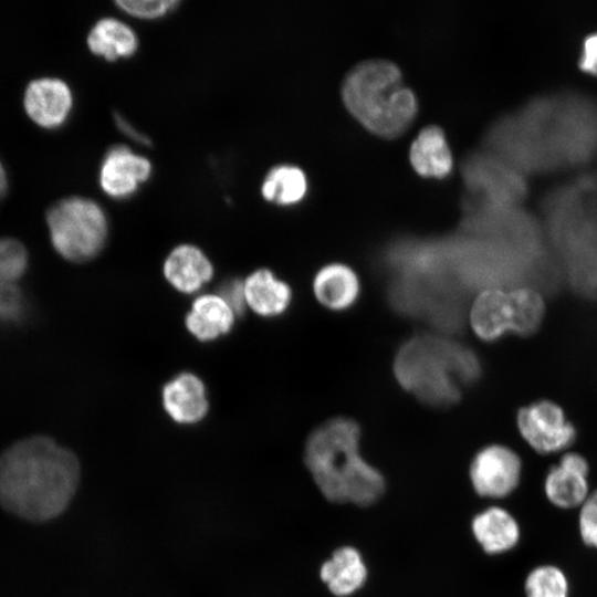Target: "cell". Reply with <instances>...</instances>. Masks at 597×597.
<instances>
[{
	"instance_id": "obj_1",
	"label": "cell",
	"mask_w": 597,
	"mask_h": 597,
	"mask_svg": "<svg viewBox=\"0 0 597 597\" xmlns=\"http://www.w3.org/2000/svg\"><path fill=\"white\" fill-rule=\"evenodd\" d=\"M80 480L76 455L46 436L22 439L0 454V505L29 522L60 516Z\"/></svg>"
},
{
	"instance_id": "obj_2",
	"label": "cell",
	"mask_w": 597,
	"mask_h": 597,
	"mask_svg": "<svg viewBox=\"0 0 597 597\" xmlns=\"http://www.w3.org/2000/svg\"><path fill=\"white\" fill-rule=\"evenodd\" d=\"M359 437L354 420L334 418L317 427L306 441L305 464L331 502L367 506L384 494V476L360 457Z\"/></svg>"
},
{
	"instance_id": "obj_3",
	"label": "cell",
	"mask_w": 597,
	"mask_h": 597,
	"mask_svg": "<svg viewBox=\"0 0 597 597\" xmlns=\"http://www.w3.org/2000/svg\"><path fill=\"white\" fill-rule=\"evenodd\" d=\"M400 385L432 406H449L460 398V386L480 375L476 356L443 338L419 335L399 349L394 365Z\"/></svg>"
},
{
	"instance_id": "obj_4",
	"label": "cell",
	"mask_w": 597,
	"mask_h": 597,
	"mask_svg": "<svg viewBox=\"0 0 597 597\" xmlns=\"http://www.w3.org/2000/svg\"><path fill=\"white\" fill-rule=\"evenodd\" d=\"M343 98L360 123L383 136L401 133L417 111L416 97L400 70L384 60L355 66L344 81Z\"/></svg>"
},
{
	"instance_id": "obj_5",
	"label": "cell",
	"mask_w": 597,
	"mask_h": 597,
	"mask_svg": "<svg viewBox=\"0 0 597 597\" xmlns=\"http://www.w3.org/2000/svg\"><path fill=\"white\" fill-rule=\"evenodd\" d=\"M45 221L54 250L71 262H85L104 248L108 234L107 218L93 199L64 197L52 203Z\"/></svg>"
},
{
	"instance_id": "obj_6",
	"label": "cell",
	"mask_w": 597,
	"mask_h": 597,
	"mask_svg": "<svg viewBox=\"0 0 597 597\" xmlns=\"http://www.w3.org/2000/svg\"><path fill=\"white\" fill-rule=\"evenodd\" d=\"M517 428L528 446L542 454L568 448L576 437L561 407L546 400L522 408L517 413Z\"/></svg>"
},
{
	"instance_id": "obj_7",
	"label": "cell",
	"mask_w": 597,
	"mask_h": 597,
	"mask_svg": "<svg viewBox=\"0 0 597 597\" xmlns=\"http://www.w3.org/2000/svg\"><path fill=\"white\" fill-rule=\"evenodd\" d=\"M522 461L510 448L492 444L480 450L470 465L474 491L483 498L502 499L513 493L521 481Z\"/></svg>"
},
{
	"instance_id": "obj_8",
	"label": "cell",
	"mask_w": 597,
	"mask_h": 597,
	"mask_svg": "<svg viewBox=\"0 0 597 597\" xmlns=\"http://www.w3.org/2000/svg\"><path fill=\"white\" fill-rule=\"evenodd\" d=\"M73 93L69 84L55 76L32 78L22 94V106L32 123L44 129H56L65 124L73 108Z\"/></svg>"
},
{
	"instance_id": "obj_9",
	"label": "cell",
	"mask_w": 597,
	"mask_h": 597,
	"mask_svg": "<svg viewBox=\"0 0 597 597\" xmlns=\"http://www.w3.org/2000/svg\"><path fill=\"white\" fill-rule=\"evenodd\" d=\"M151 164L128 146H112L105 154L98 175L102 190L115 199H125L135 193L148 180Z\"/></svg>"
},
{
	"instance_id": "obj_10",
	"label": "cell",
	"mask_w": 597,
	"mask_h": 597,
	"mask_svg": "<svg viewBox=\"0 0 597 597\" xmlns=\"http://www.w3.org/2000/svg\"><path fill=\"white\" fill-rule=\"evenodd\" d=\"M589 465L576 452H566L558 464L553 465L544 480V494L547 501L561 509H578L590 493Z\"/></svg>"
},
{
	"instance_id": "obj_11",
	"label": "cell",
	"mask_w": 597,
	"mask_h": 597,
	"mask_svg": "<svg viewBox=\"0 0 597 597\" xmlns=\"http://www.w3.org/2000/svg\"><path fill=\"white\" fill-rule=\"evenodd\" d=\"M163 406L177 423L199 422L209 409L205 384L192 373L177 375L163 388Z\"/></svg>"
},
{
	"instance_id": "obj_12",
	"label": "cell",
	"mask_w": 597,
	"mask_h": 597,
	"mask_svg": "<svg viewBox=\"0 0 597 597\" xmlns=\"http://www.w3.org/2000/svg\"><path fill=\"white\" fill-rule=\"evenodd\" d=\"M164 274L177 291L190 294L211 280L213 266L198 247L180 244L166 258Z\"/></svg>"
},
{
	"instance_id": "obj_13",
	"label": "cell",
	"mask_w": 597,
	"mask_h": 597,
	"mask_svg": "<svg viewBox=\"0 0 597 597\" xmlns=\"http://www.w3.org/2000/svg\"><path fill=\"white\" fill-rule=\"evenodd\" d=\"M514 311L510 292L489 289L481 292L471 308L470 322L474 333L491 342L513 329Z\"/></svg>"
},
{
	"instance_id": "obj_14",
	"label": "cell",
	"mask_w": 597,
	"mask_h": 597,
	"mask_svg": "<svg viewBox=\"0 0 597 597\" xmlns=\"http://www.w3.org/2000/svg\"><path fill=\"white\" fill-rule=\"evenodd\" d=\"M472 532L482 549L490 555L513 549L521 538L517 520L500 506H490L478 513L472 520Z\"/></svg>"
},
{
	"instance_id": "obj_15",
	"label": "cell",
	"mask_w": 597,
	"mask_h": 597,
	"mask_svg": "<svg viewBox=\"0 0 597 597\" xmlns=\"http://www.w3.org/2000/svg\"><path fill=\"white\" fill-rule=\"evenodd\" d=\"M235 314L219 294H203L195 300L185 323L192 336L201 342L228 334Z\"/></svg>"
},
{
	"instance_id": "obj_16",
	"label": "cell",
	"mask_w": 597,
	"mask_h": 597,
	"mask_svg": "<svg viewBox=\"0 0 597 597\" xmlns=\"http://www.w3.org/2000/svg\"><path fill=\"white\" fill-rule=\"evenodd\" d=\"M247 306L263 317H274L287 308L290 286L266 269L252 272L243 282Z\"/></svg>"
},
{
	"instance_id": "obj_17",
	"label": "cell",
	"mask_w": 597,
	"mask_h": 597,
	"mask_svg": "<svg viewBox=\"0 0 597 597\" xmlns=\"http://www.w3.org/2000/svg\"><path fill=\"white\" fill-rule=\"evenodd\" d=\"M313 286L316 298L327 308L335 311L352 306L359 294L356 273L341 263L322 268L314 277Z\"/></svg>"
},
{
	"instance_id": "obj_18",
	"label": "cell",
	"mask_w": 597,
	"mask_h": 597,
	"mask_svg": "<svg viewBox=\"0 0 597 597\" xmlns=\"http://www.w3.org/2000/svg\"><path fill=\"white\" fill-rule=\"evenodd\" d=\"M328 589L338 597L348 596L358 590L367 578V568L357 549L344 546L336 549L320 572Z\"/></svg>"
},
{
	"instance_id": "obj_19",
	"label": "cell",
	"mask_w": 597,
	"mask_h": 597,
	"mask_svg": "<svg viewBox=\"0 0 597 597\" xmlns=\"http://www.w3.org/2000/svg\"><path fill=\"white\" fill-rule=\"evenodd\" d=\"M86 43L91 52L107 61L133 55L138 48L135 31L113 17L100 19L90 30Z\"/></svg>"
},
{
	"instance_id": "obj_20",
	"label": "cell",
	"mask_w": 597,
	"mask_h": 597,
	"mask_svg": "<svg viewBox=\"0 0 597 597\" xmlns=\"http://www.w3.org/2000/svg\"><path fill=\"white\" fill-rule=\"evenodd\" d=\"M410 160L421 175L441 177L452 167V156L444 134L438 126L425 127L413 140Z\"/></svg>"
},
{
	"instance_id": "obj_21",
	"label": "cell",
	"mask_w": 597,
	"mask_h": 597,
	"mask_svg": "<svg viewBox=\"0 0 597 597\" xmlns=\"http://www.w3.org/2000/svg\"><path fill=\"white\" fill-rule=\"evenodd\" d=\"M262 196L280 205L295 203L306 192L304 172L295 166L281 165L272 168L261 187Z\"/></svg>"
},
{
	"instance_id": "obj_22",
	"label": "cell",
	"mask_w": 597,
	"mask_h": 597,
	"mask_svg": "<svg viewBox=\"0 0 597 597\" xmlns=\"http://www.w3.org/2000/svg\"><path fill=\"white\" fill-rule=\"evenodd\" d=\"M514 321L512 332L523 336L533 334L544 316V301L534 290L520 287L510 292Z\"/></svg>"
},
{
	"instance_id": "obj_23",
	"label": "cell",
	"mask_w": 597,
	"mask_h": 597,
	"mask_svg": "<svg viewBox=\"0 0 597 597\" xmlns=\"http://www.w3.org/2000/svg\"><path fill=\"white\" fill-rule=\"evenodd\" d=\"M524 593L525 597H569V580L561 567L542 564L527 573Z\"/></svg>"
},
{
	"instance_id": "obj_24",
	"label": "cell",
	"mask_w": 597,
	"mask_h": 597,
	"mask_svg": "<svg viewBox=\"0 0 597 597\" xmlns=\"http://www.w3.org/2000/svg\"><path fill=\"white\" fill-rule=\"evenodd\" d=\"M29 254L21 241L0 238V282L14 284L27 271Z\"/></svg>"
},
{
	"instance_id": "obj_25",
	"label": "cell",
	"mask_w": 597,
	"mask_h": 597,
	"mask_svg": "<svg viewBox=\"0 0 597 597\" xmlns=\"http://www.w3.org/2000/svg\"><path fill=\"white\" fill-rule=\"evenodd\" d=\"M122 11L139 19H157L179 4L177 0H117Z\"/></svg>"
},
{
	"instance_id": "obj_26",
	"label": "cell",
	"mask_w": 597,
	"mask_h": 597,
	"mask_svg": "<svg viewBox=\"0 0 597 597\" xmlns=\"http://www.w3.org/2000/svg\"><path fill=\"white\" fill-rule=\"evenodd\" d=\"M578 509L580 540L587 547L597 549V489L590 491Z\"/></svg>"
},
{
	"instance_id": "obj_27",
	"label": "cell",
	"mask_w": 597,
	"mask_h": 597,
	"mask_svg": "<svg viewBox=\"0 0 597 597\" xmlns=\"http://www.w3.org/2000/svg\"><path fill=\"white\" fill-rule=\"evenodd\" d=\"M219 294L232 308L235 315H242L247 307L244 284L239 279H229L221 283Z\"/></svg>"
},
{
	"instance_id": "obj_28",
	"label": "cell",
	"mask_w": 597,
	"mask_h": 597,
	"mask_svg": "<svg viewBox=\"0 0 597 597\" xmlns=\"http://www.w3.org/2000/svg\"><path fill=\"white\" fill-rule=\"evenodd\" d=\"M579 67L584 72L597 76V32L585 39L579 59Z\"/></svg>"
},
{
	"instance_id": "obj_29",
	"label": "cell",
	"mask_w": 597,
	"mask_h": 597,
	"mask_svg": "<svg viewBox=\"0 0 597 597\" xmlns=\"http://www.w3.org/2000/svg\"><path fill=\"white\" fill-rule=\"evenodd\" d=\"M114 121L117 126V128L129 139L142 144L144 146H148L151 144L150 139L143 133L135 129L132 124L122 116L119 113L114 114Z\"/></svg>"
},
{
	"instance_id": "obj_30",
	"label": "cell",
	"mask_w": 597,
	"mask_h": 597,
	"mask_svg": "<svg viewBox=\"0 0 597 597\" xmlns=\"http://www.w3.org/2000/svg\"><path fill=\"white\" fill-rule=\"evenodd\" d=\"M9 189V176L3 161L0 159V203L4 199Z\"/></svg>"
}]
</instances>
